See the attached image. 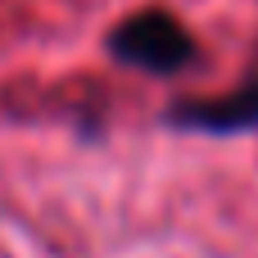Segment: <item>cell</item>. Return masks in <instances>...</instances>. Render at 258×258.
<instances>
[{
    "instance_id": "cell-2",
    "label": "cell",
    "mask_w": 258,
    "mask_h": 258,
    "mask_svg": "<svg viewBox=\"0 0 258 258\" xmlns=\"http://www.w3.org/2000/svg\"><path fill=\"white\" fill-rule=\"evenodd\" d=\"M159 122L168 132H190V136H249L258 132V73L222 95L172 100Z\"/></svg>"
},
{
    "instance_id": "cell-1",
    "label": "cell",
    "mask_w": 258,
    "mask_h": 258,
    "mask_svg": "<svg viewBox=\"0 0 258 258\" xmlns=\"http://www.w3.org/2000/svg\"><path fill=\"white\" fill-rule=\"evenodd\" d=\"M104 50L122 68H136L145 77H177L200 59V41L190 36V27L159 5L118 18L104 36Z\"/></svg>"
}]
</instances>
